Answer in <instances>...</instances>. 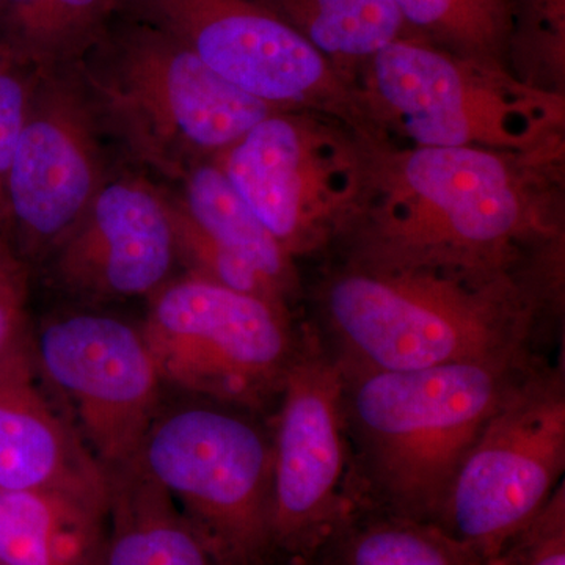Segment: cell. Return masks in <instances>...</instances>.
I'll use <instances>...</instances> for the list:
<instances>
[{"label": "cell", "instance_id": "obj_6", "mask_svg": "<svg viewBox=\"0 0 565 565\" xmlns=\"http://www.w3.org/2000/svg\"><path fill=\"white\" fill-rule=\"evenodd\" d=\"M273 416L191 394L163 399L136 459L225 565H281Z\"/></svg>", "mask_w": 565, "mask_h": 565}, {"label": "cell", "instance_id": "obj_19", "mask_svg": "<svg viewBox=\"0 0 565 565\" xmlns=\"http://www.w3.org/2000/svg\"><path fill=\"white\" fill-rule=\"evenodd\" d=\"M128 0H0V44L39 70L84 61Z\"/></svg>", "mask_w": 565, "mask_h": 565}, {"label": "cell", "instance_id": "obj_27", "mask_svg": "<svg viewBox=\"0 0 565 565\" xmlns=\"http://www.w3.org/2000/svg\"><path fill=\"white\" fill-rule=\"evenodd\" d=\"M29 263L0 236V356L17 343L29 327Z\"/></svg>", "mask_w": 565, "mask_h": 565}, {"label": "cell", "instance_id": "obj_5", "mask_svg": "<svg viewBox=\"0 0 565 565\" xmlns=\"http://www.w3.org/2000/svg\"><path fill=\"white\" fill-rule=\"evenodd\" d=\"M77 63L93 103L136 158L169 178L232 147L277 111L148 22L114 31Z\"/></svg>", "mask_w": 565, "mask_h": 565}, {"label": "cell", "instance_id": "obj_13", "mask_svg": "<svg viewBox=\"0 0 565 565\" xmlns=\"http://www.w3.org/2000/svg\"><path fill=\"white\" fill-rule=\"evenodd\" d=\"M102 115L76 66L43 70L7 178V239L50 259L106 184Z\"/></svg>", "mask_w": 565, "mask_h": 565}, {"label": "cell", "instance_id": "obj_24", "mask_svg": "<svg viewBox=\"0 0 565 565\" xmlns=\"http://www.w3.org/2000/svg\"><path fill=\"white\" fill-rule=\"evenodd\" d=\"M509 54L530 73V84H557L564 74L565 0H514Z\"/></svg>", "mask_w": 565, "mask_h": 565}, {"label": "cell", "instance_id": "obj_22", "mask_svg": "<svg viewBox=\"0 0 565 565\" xmlns=\"http://www.w3.org/2000/svg\"><path fill=\"white\" fill-rule=\"evenodd\" d=\"M407 35L465 57L505 62L514 0H396Z\"/></svg>", "mask_w": 565, "mask_h": 565}, {"label": "cell", "instance_id": "obj_16", "mask_svg": "<svg viewBox=\"0 0 565 565\" xmlns=\"http://www.w3.org/2000/svg\"><path fill=\"white\" fill-rule=\"evenodd\" d=\"M109 473L106 541L95 565H225L137 460Z\"/></svg>", "mask_w": 565, "mask_h": 565}, {"label": "cell", "instance_id": "obj_23", "mask_svg": "<svg viewBox=\"0 0 565 565\" xmlns=\"http://www.w3.org/2000/svg\"><path fill=\"white\" fill-rule=\"evenodd\" d=\"M170 222H172L174 247L178 262L184 264L191 277L214 282L223 288L233 289L259 297L282 308L291 310V303L277 288L256 273L253 267L222 250L206 233L193 221L180 199L167 195Z\"/></svg>", "mask_w": 565, "mask_h": 565}, {"label": "cell", "instance_id": "obj_4", "mask_svg": "<svg viewBox=\"0 0 565 565\" xmlns=\"http://www.w3.org/2000/svg\"><path fill=\"white\" fill-rule=\"evenodd\" d=\"M374 134L418 148H484L546 158L559 139L564 102L509 73L404 35L353 74Z\"/></svg>", "mask_w": 565, "mask_h": 565}, {"label": "cell", "instance_id": "obj_29", "mask_svg": "<svg viewBox=\"0 0 565 565\" xmlns=\"http://www.w3.org/2000/svg\"><path fill=\"white\" fill-rule=\"evenodd\" d=\"M0 565H3V564H0Z\"/></svg>", "mask_w": 565, "mask_h": 565}, {"label": "cell", "instance_id": "obj_28", "mask_svg": "<svg viewBox=\"0 0 565 565\" xmlns=\"http://www.w3.org/2000/svg\"><path fill=\"white\" fill-rule=\"evenodd\" d=\"M311 565H332V563H330V561L327 559L326 556L319 555L318 559H316L315 563Z\"/></svg>", "mask_w": 565, "mask_h": 565}, {"label": "cell", "instance_id": "obj_14", "mask_svg": "<svg viewBox=\"0 0 565 565\" xmlns=\"http://www.w3.org/2000/svg\"><path fill=\"white\" fill-rule=\"evenodd\" d=\"M50 259L55 280L76 296H152L178 262L166 193L140 178L107 181Z\"/></svg>", "mask_w": 565, "mask_h": 565}, {"label": "cell", "instance_id": "obj_2", "mask_svg": "<svg viewBox=\"0 0 565 565\" xmlns=\"http://www.w3.org/2000/svg\"><path fill=\"white\" fill-rule=\"evenodd\" d=\"M545 299L531 275L348 258L322 282L311 327L341 370L497 362L535 355Z\"/></svg>", "mask_w": 565, "mask_h": 565}, {"label": "cell", "instance_id": "obj_15", "mask_svg": "<svg viewBox=\"0 0 565 565\" xmlns=\"http://www.w3.org/2000/svg\"><path fill=\"white\" fill-rule=\"evenodd\" d=\"M0 492L65 493L109 508V470L55 403L32 330L0 356Z\"/></svg>", "mask_w": 565, "mask_h": 565}, {"label": "cell", "instance_id": "obj_9", "mask_svg": "<svg viewBox=\"0 0 565 565\" xmlns=\"http://www.w3.org/2000/svg\"><path fill=\"white\" fill-rule=\"evenodd\" d=\"M564 470V364L539 359L482 427L437 526L487 563L544 508Z\"/></svg>", "mask_w": 565, "mask_h": 565}, {"label": "cell", "instance_id": "obj_20", "mask_svg": "<svg viewBox=\"0 0 565 565\" xmlns=\"http://www.w3.org/2000/svg\"><path fill=\"white\" fill-rule=\"evenodd\" d=\"M332 565H486L434 523L349 505L322 550Z\"/></svg>", "mask_w": 565, "mask_h": 565}, {"label": "cell", "instance_id": "obj_18", "mask_svg": "<svg viewBox=\"0 0 565 565\" xmlns=\"http://www.w3.org/2000/svg\"><path fill=\"white\" fill-rule=\"evenodd\" d=\"M181 181V203L200 228L222 250L273 282L292 303L299 291L296 262L267 232L217 163L212 159L195 163L182 174Z\"/></svg>", "mask_w": 565, "mask_h": 565}, {"label": "cell", "instance_id": "obj_26", "mask_svg": "<svg viewBox=\"0 0 565 565\" xmlns=\"http://www.w3.org/2000/svg\"><path fill=\"white\" fill-rule=\"evenodd\" d=\"M486 565H565V484Z\"/></svg>", "mask_w": 565, "mask_h": 565}, {"label": "cell", "instance_id": "obj_21", "mask_svg": "<svg viewBox=\"0 0 565 565\" xmlns=\"http://www.w3.org/2000/svg\"><path fill=\"white\" fill-rule=\"evenodd\" d=\"M353 82L377 52L407 35L396 0H262Z\"/></svg>", "mask_w": 565, "mask_h": 565}, {"label": "cell", "instance_id": "obj_12", "mask_svg": "<svg viewBox=\"0 0 565 565\" xmlns=\"http://www.w3.org/2000/svg\"><path fill=\"white\" fill-rule=\"evenodd\" d=\"M41 374L107 470L126 467L166 399L140 327L92 311L55 316L33 333Z\"/></svg>", "mask_w": 565, "mask_h": 565}, {"label": "cell", "instance_id": "obj_8", "mask_svg": "<svg viewBox=\"0 0 565 565\" xmlns=\"http://www.w3.org/2000/svg\"><path fill=\"white\" fill-rule=\"evenodd\" d=\"M332 125L277 110L212 158L294 262L348 232L362 207L364 141Z\"/></svg>", "mask_w": 565, "mask_h": 565}, {"label": "cell", "instance_id": "obj_11", "mask_svg": "<svg viewBox=\"0 0 565 565\" xmlns=\"http://www.w3.org/2000/svg\"><path fill=\"white\" fill-rule=\"evenodd\" d=\"M273 533L281 565H311L349 509L343 377L313 327L299 344L273 416Z\"/></svg>", "mask_w": 565, "mask_h": 565}, {"label": "cell", "instance_id": "obj_3", "mask_svg": "<svg viewBox=\"0 0 565 565\" xmlns=\"http://www.w3.org/2000/svg\"><path fill=\"white\" fill-rule=\"evenodd\" d=\"M541 356L341 370L349 505L437 525L482 427Z\"/></svg>", "mask_w": 565, "mask_h": 565}, {"label": "cell", "instance_id": "obj_7", "mask_svg": "<svg viewBox=\"0 0 565 565\" xmlns=\"http://www.w3.org/2000/svg\"><path fill=\"white\" fill-rule=\"evenodd\" d=\"M148 299L140 329L166 388L275 414L299 344L291 310L191 275Z\"/></svg>", "mask_w": 565, "mask_h": 565}, {"label": "cell", "instance_id": "obj_10", "mask_svg": "<svg viewBox=\"0 0 565 565\" xmlns=\"http://www.w3.org/2000/svg\"><path fill=\"white\" fill-rule=\"evenodd\" d=\"M143 22L277 110L316 111L374 140L353 82L262 0H131Z\"/></svg>", "mask_w": 565, "mask_h": 565}, {"label": "cell", "instance_id": "obj_17", "mask_svg": "<svg viewBox=\"0 0 565 565\" xmlns=\"http://www.w3.org/2000/svg\"><path fill=\"white\" fill-rule=\"evenodd\" d=\"M109 508L55 492H0V564L95 565Z\"/></svg>", "mask_w": 565, "mask_h": 565}, {"label": "cell", "instance_id": "obj_1", "mask_svg": "<svg viewBox=\"0 0 565 565\" xmlns=\"http://www.w3.org/2000/svg\"><path fill=\"white\" fill-rule=\"evenodd\" d=\"M366 189L349 258L471 274H531L556 225L541 156L364 141Z\"/></svg>", "mask_w": 565, "mask_h": 565}, {"label": "cell", "instance_id": "obj_25", "mask_svg": "<svg viewBox=\"0 0 565 565\" xmlns=\"http://www.w3.org/2000/svg\"><path fill=\"white\" fill-rule=\"evenodd\" d=\"M41 71L0 44V236L7 232V178Z\"/></svg>", "mask_w": 565, "mask_h": 565}]
</instances>
